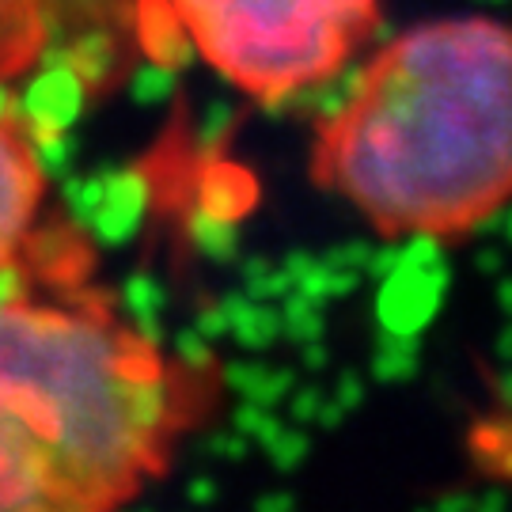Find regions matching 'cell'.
<instances>
[{
	"label": "cell",
	"instance_id": "5b68a950",
	"mask_svg": "<svg viewBox=\"0 0 512 512\" xmlns=\"http://www.w3.org/2000/svg\"><path fill=\"white\" fill-rule=\"evenodd\" d=\"M50 175L12 88H0V277L16 274L23 251L35 243L46 209Z\"/></svg>",
	"mask_w": 512,
	"mask_h": 512
},
{
	"label": "cell",
	"instance_id": "277c9868",
	"mask_svg": "<svg viewBox=\"0 0 512 512\" xmlns=\"http://www.w3.org/2000/svg\"><path fill=\"white\" fill-rule=\"evenodd\" d=\"M160 27V0H0V88L46 76L114 84Z\"/></svg>",
	"mask_w": 512,
	"mask_h": 512
},
{
	"label": "cell",
	"instance_id": "6da1fadb",
	"mask_svg": "<svg viewBox=\"0 0 512 512\" xmlns=\"http://www.w3.org/2000/svg\"><path fill=\"white\" fill-rule=\"evenodd\" d=\"M213 387L92 300L0 277V512H107L167 475Z\"/></svg>",
	"mask_w": 512,
	"mask_h": 512
},
{
	"label": "cell",
	"instance_id": "7a4b0ae2",
	"mask_svg": "<svg viewBox=\"0 0 512 512\" xmlns=\"http://www.w3.org/2000/svg\"><path fill=\"white\" fill-rule=\"evenodd\" d=\"M311 179L384 239H459L512 205V23L387 38L311 141Z\"/></svg>",
	"mask_w": 512,
	"mask_h": 512
},
{
	"label": "cell",
	"instance_id": "3957f363",
	"mask_svg": "<svg viewBox=\"0 0 512 512\" xmlns=\"http://www.w3.org/2000/svg\"><path fill=\"white\" fill-rule=\"evenodd\" d=\"M160 12L224 84L277 107L365 50L380 0H160Z\"/></svg>",
	"mask_w": 512,
	"mask_h": 512
}]
</instances>
